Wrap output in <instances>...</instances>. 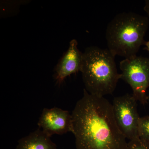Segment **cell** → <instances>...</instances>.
Segmentation results:
<instances>
[{"label": "cell", "instance_id": "obj_1", "mask_svg": "<svg viewBox=\"0 0 149 149\" xmlns=\"http://www.w3.org/2000/svg\"><path fill=\"white\" fill-rule=\"evenodd\" d=\"M71 114L77 149H128L112 105L104 97L91 95L84 89Z\"/></svg>", "mask_w": 149, "mask_h": 149}, {"label": "cell", "instance_id": "obj_2", "mask_svg": "<svg viewBox=\"0 0 149 149\" xmlns=\"http://www.w3.org/2000/svg\"><path fill=\"white\" fill-rule=\"evenodd\" d=\"M149 25L148 17L136 13L124 12L116 15L107 26L108 49L115 56L135 57L146 42L144 37Z\"/></svg>", "mask_w": 149, "mask_h": 149}, {"label": "cell", "instance_id": "obj_3", "mask_svg": "<svg viewBox=\"0 0 149 149\" xmlns=\"http://www.w3.org/2000/svg\"><path fill=\"white\" fill-rule=\"evenodd\" d=\"M115 57L108 49L96 46L85 49L81 72L85 89L89 94L104 97L113 93L121 78Z\"/></svg>", "mask_w": 149, "mask_h": 149}, {"label": "cell", "instance_id": "obj_4", "mask_svg": "<svg viewBox=\"0 0 149 149\" xmlns=\"http://www.w3.org/2000/svg\"><path fill=\"white\" fill-rule=\"evenodd\" d=\"M121 78L129 84L133 95L143 105L148 103L147 90L149 87V58L136 56L120 63Z\"/></svg>", "mask_w": 149, "mask_h": 149}, {"label": "cell", "instance_id": "obj_5", "mask_svg": "<svg viewBox=\"0 0 149 149\" xmlns=\"http://www.w3.org/2000/svg\"><path fill=\"white\" fill-rule=\"evenodd\" d=\"M137 100L133 95L125 94L113 99L112 107L118 126L126 139H139L140 117L137 109Z\"/></svg>", "mask_w": 149, "mask_h": 149}, {"label": "cell", "instance_id": "obj_6", "mask_svg": "<svg viewBox=\"0 0 149 149\" xmlns=\"http://www.w3.org/2000/svg\"><path fill=\"white\" fill-rule=\"evenodd\" d=\"M38 125L49 136L63 135L72 131V114L57 107L45 108L38 120Z\"/></svg>", "mask_w": 149, "mask_h": 149}, {"label": "cell", "instance_id": "obj_7", "mask_svg": "<svg viewBox=\"0 0 149 149\" xmlns=\"http://www.w3.org/2000/svg\"><path fill=\"white\" fill-rule=\"evenodd\" d=\"M77 45V40H71L68 49L55 68V79L59 85L70 75L81 72L83 53L79 50Z\"/></svg>", "mask_w": 149, "mask_h": 149}, {"label": "cell", "instance_id": "obj_8", "mask_svg": "<svg viewBox=\"0 0 149 149\" xmlns=\"http://www.w3.org/2000/svg\"><path fill=\"white\" fill-rule=\"evenodd\" d=\"M51 137L39 128L20 139L15 149H57Z\"/></svg>", "mask_w": 149, "mask_h": 149}, {"label": "cell", "instance_id": "obj_9", "mask_svg": "<svg viewBox=\"0 0 149 149\" xmlns=\"http://www.w3.org/2000/svg\"><path fill=\"white\" fill-rule=\"evenodd\" d=\"M138 133L139 139L149 144V115L140 118Z\"/></svg>", "mask_w": 149, "mask_h": 149}, {"label": "cell", "instance_id": "obj_10", "mask_svg": "<svg viewBox=\"0 0 149 149\" xmlns=\"http://www.w3.org/2000/svg\"><path fill=\"white\" fill-rule=\"evenodd\" d=\"M128 149H149V144L139 138L128 142Z\"/></svg>", "mask_w": 149, "mask_h": 149}, {"label": "cell", "instance_id": "obj_11", "mask_svg": "<svg viewBox=\"0 0 149 149\" xmlns=\"http://www.w3.org/2000/svg\"><path fill=\"white\" fill-rule=\"evenodd\" d=\"M144 10L148 14L149 17V0L145 1V6L144 7Z\"/></svg>", "mask_w": 149, "mask_h": 149}, {"label": "cell", "instance_id": "obj_12", "mask_svg": "<svg viewBox=\"0 0 149 149\" xmlns=\"http://www.w3.org/2000/svg\"><path fill=\"white\" fill-rule=\"evenodd\" d=\"M144 45L146 46V47L144 48V49L148 51L149 52V41L145 42Z\"/></svg>", "mask_w": 149, "mask_h": 149}, {"label": "cell", "instance_id": "obj_13", "mask_svg": "<svg viewBox=\"0 0 149 149\" xmlns=\"http://www.w3.org/2000/svg\"><path fill=\"white\" fill-rule=\"evenodd\" d=\"M148 102L149 103V95L148 96Z\"/></svg>", "mask_w": 149, "mask_h": 149}]
</instances>
